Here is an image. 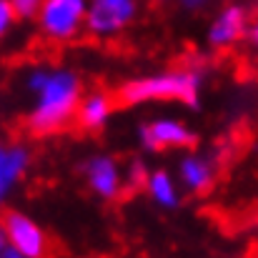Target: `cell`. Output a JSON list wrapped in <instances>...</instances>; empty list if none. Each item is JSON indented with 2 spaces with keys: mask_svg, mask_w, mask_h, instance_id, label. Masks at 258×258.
I'll use <instances>...</instances> for the list:
<instances>
[{
  "mask_svg": "<svg viewBox=\"0 0 258 258\" xmlns=\"http://www.w3.org/2000/svg\"><path fill=\"white\" fill-rule=\"evenodd\" d=\"M171 3L183 13H203L211 5V0H171Z\"/></svg>",
  "mask_w": 258,
  "mask_h": 258,
  "instance_id": "obj_16",
  "label": "cell"
},
{
  "mask_svg": "<svg viewBox=\"0 0 258 258\" xmlns=\"http://www.w3.org/2000/svg\"><path fill=\"white\" fill-rule=\"evenodd\" d=\"M221 168V158L216 151H183V156L175 163V178L185 196H206L213 190L216 178Z\"/></svg>",
  "mask_w": 258,
  "mask_h": 258,
  "instance_id": "obj_8",
  "label": "cell"
},
{
  "mask_svg": "<svg viewBox=\"0 0 258 258\" xmlns=\"http://www.w3.org/2000/svg\"><path fill=\"white\" fill-rule=\"evenodd\" d=\"M143 190L151 198V203L163 208V211H175L180 206L183 196H185L178 178H175V173L168 171V168H151L146 173Z\"/></svg>",
  "mask_w": 258,
  "mask_h": 258,
  "instance_id": "obj_12",
  "label": "cell"
},
{
  "mask_svg": "<svg viewBox=\"0 0 258 258\" xmlns=\"http://www.w3.org/2000/svg\"><path fill=\"white\" fill-rule=\"evenodd\" d=\"M118 105H120L118 95H113L103 88L83 90L78 110H76V125L86 133H98L113 120Z\"/></svg>",
  "mask_w": 258,
  "mask_h": 258,
  "instance_id": "obj_11",
  "label": "cell"
},
{
  "mask_svg": "<svg viewBox=\"0 0 258 258\" xmlns=\"http://www.w3.org/2000/svg\"><path fill=\"white\" fill-rule=\"evenodd\" d=\"M3 226L8 231V238L15 248L18 258H43L50 251L48 233L38 221H33L28 213L20 211H8L3 216Z\"/></svg>",
  "mask_w": 258,
  "mask_h": 258,
  "instance_id": "obj_9",
  "label": "cell"
},
{
  "mask_svg": "<svg viewBox=\"0 0 258 258\" xmlns=\"http://www.w3.org/2000/svg\"><path fill=\"white\" fill-rule=\"evenodd\" d=\"M123 173H125V185L128 188H143L148 168H146L143 161H131L128 166H123Z\"/></svg>",
  "mask_w": 258,
  "mask_h": 258,
  "instance_id": "obj_14",
  "label": "cell"
},
{
  "mask_svg": "<svg viewBox=\"0 0 258 258\" xmlns=\"http://www.w3.org/2000/svg\"><path fill=\"white\" fill-rule=\"evenodd\" d=\"M206 73L198 66H173L166 71L143 73L136 78H128L118 88L120 105L141 108L151 103H180L188 108H196L203 93Z\"/></svg>",
  "mask_w": 258,
  "mask_h": 258,
  "instance_id": "obj_2",
  "label": "cell"
},
{
  "mask_svg": "<svg viewBox=\"0 0 258 258\" xmlns=\"http://www.w3.org/2000/svg\"><path fill=\"white\" fill-rule=\"evenodd\" d=\"M81 175H83L86 188L103 203H113V201L123 198V193L128 190L123 166L110 153L88 156L86 161L81 163Z\"/></svg>",
  "mask_w": 258,
  "mask_h": 258,
  "instance_id": "obj_7",
  "label": "cell"
},
{
  "mask_svg": "<svg viewBox=\"0 0 258 258\" xmlns=\"http://www.w3.org/2000/svg\"><path fill=\"white\" fill-rule=\"evenodd\" d=\"M88 0H43L35 13V30L50 45H71L86 35Z\"/></svg>",
  "mask_w": 258,
  "mask_h": 258,
  "instance_id": "obj_3",
  "label": "cell"
},
{
  "mask_svg": "<svg viewBox=\"0 0 258 258\" xmlns=\"http://www.w3.org/2000/svg\"><path fill=\"white\" fill-rule=\"evenodd\" d=\"M10 3H13L15 13L20 15V20H33L43 0H10Z\"/></svg>",
  "mask_w": 258,
  "mask_h": 258,
  "instance_id": "obj_15",
  "label": "cell"
},
{
  "mask_svg": "<svg viewBox=\"0 0 258 258\" xmlns=\"http://www.w3.org/2000/svg\"><path fill=\"white\" fill-rule=\"evenodd\" d=\"M23 86L33 98L25 120L35 136H53L76 123V110L86 90L78 71L68 66L35 63L25 71Z\"/></svg>",
  "mask_w": 258,
  "mask_h": 258,
  "instance_id": "obj_1",
  "label": "cell"
},
{
  "mask_svg": "<svg viewBox=\"0 0 258 258\" xmlns=\"http://www.w3.org/2000/svg\"><path fill=\"white\" fill-rule=\"evenodd\" d=\"M18 20H20V15L15 13L13 3L10 0H0V43L15 30Z\"/></svg>",
  "mask_w": 258,
  "mask_h": 258,
  "instance_id": "obj_13",
  "label": "cell"
},
{
  "mask_svg": "<svg viewBox=\"0 0 258 258\" xmlns=\"http://www.w3.org/2000/svg\"><path fill=\"white\" fill-rule=\"evenodd\" d=\"M138 146L146 153H171L188 151L196 146V128L178 115H156L138 125Z\"/></svg>",
  "mask_w": 258,
  "mask_h": 258,
  "instance_id": "obj_6",
  "label": "cell"
},
{
  "mask_svg": "<svg viewBox=\"0 0 258 258\" xmlns=\"http://www.w3.org/2000/svg\"><path fill=\"white\" fill-rule=\"evenodd\" d=\"M0 258H18L13 243H10V238H8V231H5L3 221H0Z\"/></svg>",
  "mask_w": 258,
  "mask_h": 258,
  "instance_id": "obj_17",
  "label": "cell"
},
{
  "mask_svg": "<svg viewBox=\"0 0 258 258\" xmlns=\"http://www.w3.org/2000/svg\"><path fill=\"white\" fill-rule=\"evenodd\" d=\"M143 10V0H88L86 35L108 43L128 33Z\"/></svg>",
  "mask_w": 258,
  "mask_h": 258,
  "instance_id": "obj_4",
  "label": "cell"
},
{
  "mask_svg": "<svg viewBox=\"0 0 258 258\" xmlns=\"http://www.w3.org/2000/svg\"><path fill=\"white\" fill-rule=\"evenodd\" d=\"M33 153L25 143L18 141H0V208L15 196L20 183L30 171Z\"/></svg>",
  "mask_w": 258,
  "mask_h": 258,
  "instance_id": "obj_10",
  "label": "cell"
},
{
  "mask_svg": "<svg viewBox=\"0 0 258 258\" xmlns=\"http://www.w3.org/2000/svg\"><path fill=\"white\" fill-rule=\"evenodd\" d=\"M253 23V13L246 0H226L206 25V45L216 53L233 50L243 40H248V30Z\"/></svg>",
  "mask_w": 258,
  "mask_h": 258,
  "instance_id": "obj_5",
  "label": "cell"
},
{
  "mask_svg": "<svg viewBox=\"0 0 258 258\" xmlns=\"http://www.w3.org/2000/svg\"><path fill=\"white\" fill-rule=\"evenodd\" d=\"M248 43L258 48V15H253V23H251V30H248Z\"/></svg>",
  "mask_w": 258,
  "mask_h": 258,
  "instance_id": "obj_18",
  "label": "cell"
}]
</instances>
